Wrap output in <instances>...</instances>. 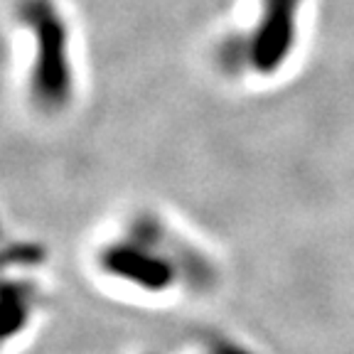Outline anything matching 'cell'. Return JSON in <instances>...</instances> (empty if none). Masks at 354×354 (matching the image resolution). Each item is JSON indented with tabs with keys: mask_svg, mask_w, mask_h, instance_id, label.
Returning <instances> with one entry per match:
<instances>
[{
	"mask_svg": "<svg viewBox=\"0 0 354 354\" xmlns=\"http://www.w3.org/2000/svg\"><path fill=\"white\" fill-rule=\"evenodd\" d=\"M20 17L35 37V64L30 77L32 99L42 109H62L72 99L69 30L52 0H22Z\"/></svg>",
	"mask_w": 354,
	"mask_h": 354,
	"instance_id": "1",
	"label": "cell"
},
{
	"mask_svg": "<svg viewBox=\"0 0 354 354\" xmlns=\"http://www.w3.org/2000/svg\"><path fill=\"white\" fill-rule=\"evenodd\" d=\"M300 0H263L259 28L249 39V64L259 74H273L286 64L298 35Z\"/></svg>",
	"mask_w": 354,
	"mask_h": 354,
	"instance_id": "2",
	"label": "cell"
}]
</instances>
